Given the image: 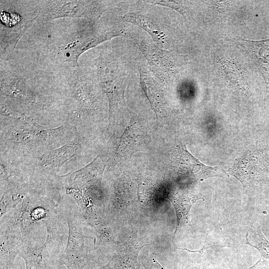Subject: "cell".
<instances>
[{
  "label": "cell",
  "mask_w": 269,
  "mask_h": 269,
  "mask_svg": "<svg viewBox=\"0 0 269 269\" xmlns=\"http://www.w3.org/2000/svg\"><path fill=\"white\" fill-rule=\"evenodd\" d=\"M241 183L244 191L260 186L269 175V163L262 153L254 152L238 159L227 170Z\"/></svg>",
  "instance_id": "obj_1"
},
{
  "label": "cell",
  "mask_w": 269,
  "mask_h": 269,
  "mask_svg": "<svg viewBox=\"0 0 269 269\" xmlns=\"http://www.w3.org/2000/svg\"><path fill=\"white\" fill-rule=\"evenodd\" d=\"M103 11L98 1H53L47 6L44 15L46 19L64 16L96 18Z\"/></svg>",
  "instance_id": "obj_2"
},
{
  "label": "cell",
  "mask_w": 269,
  "mask_h": 269,
  "mask_svg": "<svg viewBox=\"0 0 269 269\" xmlns=\"http://www.w3.org/2000/svg\"><path fill=\"white\" fill-rule=\"evenodd\" d=\"M144 238L136 233L131 234L127 240L117 249L110 261L102 269H135L140 250L146 245Z\"/></svg>",
  "instance_id": "obj_3"
},
{
  "label": "cell",
  "mask_w": 269,
  "mask_h": 269,
  "mask_svg": "<svg viewBox=\"0 0 269 269\" xmlns=\"http://www.w3.org/2000/svg\"><path fill=\"white\" fill-rule=\"evenodd\" d=\"M178 154V162L181 172L192 180L202 181L210 177H222L228 174L220 166L212 167L205 165L190 153L183 145L179 147Z\"/></svg>",
  "instance_id": "obj_4"
},
{
  "label": "cell",
  "mask_w": 269,
  "mask_h": 269,
  "mask_svg": "<svg viewBox=\"0 0 269 269\" xmlns=\"http://www.w3.org/2000/svg\"><path fill=\"white\" fill-rule=\"evenodd\" d=\"M69 234L66 248L61 257L62 263L68 269H83L87 265L84 249V239L78 228L69 220Z\"/></svg>",
  "instance_id": "obj_5"
},
{
  "label": "cell",
  "mask_w": 269,
  "mask_h": 269,
  "mask_svg": "<svg viewBox=\"0 0 269 269\" xmlns=\"http://www.w3.org/2000/svg\"><path fill=\"white\" fill-rule=\"evenodd\" d=\"M202 198L189 193H178L170 199L175 209L177 218V224L174 237L181 227H191L190 211L193 205Z\"/></svg>",
  "instance_id": "obj_6"
},
{
  "label": "cell",
  "mask_w": 269,
  "mask_h": 269,
  "mask_svg": "<svg viewBox=\"0 0 269 269\" xmlns=\"http://www.w3.org/2000/svg\"><path fill=\"white\" fill-rule=\"evenodd\" d=\"M138 45L155 75L161 78H167L170 76L172 65L167 55L140 41Z\"/></svg>",
  "instance_id": "obj_7"
},
{
  "label": "cell",
  "mask_w": 269,
  "mask_h": 269,
  "mask_svg": "<svg viewBox=\"0 0 269 269\" xmlns=\"http://www.w3.org/2000/svg\"><path fill=\"white\" fill-rule=\"evenodd\" d=\"M247 244L256 249L262 257L269 260V241L263 234L260 226L251 224L246 235Z\"/></svg>",
  "instance_id": "obj_8"
},
{
  "label": "cell",
  "mask_w": 269,
  "mask_h": 269,
  "mask_svg": "<svg viewBox=\"0 0 269 269\" xmlns=\"http://www.w3.org/2000/svg\"><path fill=\"white\" fill-rule=\"evenodd\" d=\"M123 19L126 21L137 25L145 29L154 37L155 39L160 40L163 39V35L156 29L153 28L144 16L135 13H130L125 15Z\"/></svg>",
  "instance_id": "obj_9"
},
{
  "label": "cell",
  "mask_w": 269,
  "mask_h": 269,
  "mask_svg": "<svg viewBox=\"0 0 269 269\" xmlns=\"http://www.w3.org/2000/svg\"><path fill=\"white\" fill-rule=\"evenodd\" d=\"M148 269H167L161 266L157 261L156 258H152L151 260Z\"/></svg>",
  "instance_id": "obj_10"
},
{
  "label": "cell",
  "mask_w": 269,
  "mask_h": 269,
  "mask_svg": "<svg viewBox=\"0 0 269 269\" xmlns=\"http://www.w3.org/2000/svg\"><path fill=\"white\" fill-rule=\"evenodd\" d=\"M265 260L262 259V257L253 266L247 269H264L265 267Z\"/></svg>",
  "instance_id": "obj_11"
}]
</instances>
